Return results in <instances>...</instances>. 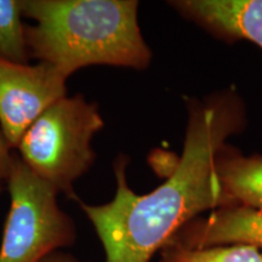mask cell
Returning <instances> with one entry per match:
<instances>
[{
  "instance_id": "cell-2",
  "label": "cell",
  "mask_w": 262,
  "mask_h": 262,
  "mask_svg": "<svg viewBox=\"0 0 262 262\" xmlns=\"http://www.w3.org/2000/svg\"><path fill=\"white\" fill-rule=\"evenodd\" d=\"M137 0H22L31 57L72 75L88 66L142 71L152 51L139 26Z\"/></svg>"
},
{
  "instance_id": "cell-10",
  "label": "cell",
  "mask_w": 262,
  "mask_h": 262,
  "mask_svg": "<svg viewBox=\"0 0 262 262\" xmlns=\"http://www.w3.org/2000/svg\"><path fill=\"white\" fill-rule=\"evenodd\" d=\"M160 262H262V251L248 245L186 249L166 244L160 250Z\"/></svg>"
},
{
  "instance_id": "cell-11",
  "label": "cell",
  "mask_w": 262,
  "mask_h": 262,
  "mask_svg": "<svg viewBox=\"0 0 262 262\" xmlns=\"http://www.w3.org/2000/svg\"><path fill=\"white\" fill-rule=\"evenodd\" d=\"M11 149L6 145L4 137L2 135V131H0V192H2L3 186H4V183H6V180H8L10 166H11Z\"/></svg>"
},
{
  "instance_id": "cell-12",
  "label": "cell",
  "mask_w": 262,
  "mask_h": 262,
  "mask_svg": "<svg viewBox=\"0 0 262 262\" xmlns=\"http://www.w3.org/2000/svg\"><path fill=\"white\" fill-rule=\"evenodd\" d=\"M40 262H88L79 260L78 257H75L74 255L64 253V251H56V253H52L41 260Z\"/></svg>"
},
{
  "instance_id": "cell-7",
  "label": "cell",
  "mask_w": 262,
  "mask_h": 262,
  "mask_svg": "<svg viewBox=\"0 0 262 262\" xmlns=\"http://www.w3.org/2000/svg\"><path fill=\"white\" fill-rule=\"evenodd\" d=\"M169 4L216 38L247 40L262 49V0H175Z\"/></svg>"
},
{
  "instance_id": "cell-4",
  "label": "cell",
  "mask_w": 262,
  "mask_h": 262,
  "mask_svg": "<svg viewBox=\"0 0 262 262\" xmlns=\"http://www.w3.org/2000/svg\"><path fill=\"white\" fill-rule=\"evenodd\" d=\"M10 209L4 226L0 262H40L77 239V227L58 205V193L12 153L6 180Z\"/></svg>"
},
{
  "instance_id": "cell-5",
  "label": "cell",
  "mask_w": 262,
  "mask_h": 262,
  "mask_svg": "<svg viewBox=\"0 0 262 262\" xmlns=\"http://www.w3.org/2000/svg\"><path fill=\"white\" fill-rule=\"evenodd\" d=\"M71 75L48 62L31 66L0 58V131L10 149L49 107L67 96Z\"/></svg>"
},
{
  "instance_id": "cell-9",
  "label": "cell",
  "mask_w": 262,
  "mask_h": 262,
  "mask_svg": "<svg viewBox=\"0 0 262 262\" xmlns=\"http://www.w3.org/2000/svg\"><path fill=\"white\" fill-rule=\"evenodd\" d=\"M22 0H0V58L27 63L29 50L22 22Z\"/></svg>"
},
{
  "instance_id": "cell-8",
  "label": "cell",
  "mask_w": 262,
  "mask_h": 262,
  "mask_svg": "<svg viewBox=\"0 0 262 262\" xmlns=\"http://www.w3.org/2000/svg\"><path fill=\"white\" fill-rule=\"evenodd\" d=\"M216 172L228 206L262 210V156L245 157L226 145L216 158Z\"/></svg>"
},
{
  "instance_id": "cell-1",
  "label": "cell",
  "mask_w": 262,
  "mask_h": 262,
  "mask_svg": "<svg viewBox=\"0 0 262 262\" xmlns=\"http://www.w3.org/2000/svg\"><path fill=\"white\" fill-rule=\"evenodd\" d=\"M181 156L162 185L136 194L126 180L129 158L114 160L116 195L102 205L79 203L93 224L106 262H149L179 229L206 210L228 206L216 158L247 123L244 102L233 88L187 101Z\"/></svg>"
},
{
  "instance_id": "cell-3",
  "label": "cell",
  "mask_w": 262,
  "mask_h": 262,
  "mask_svg": "<svg viewBox=\"0 0 262 262\" xmlns=\"http://www.w3.org/2000/svg\"><path fill=\"white\" fill-rule=\"evenodd\" d=\"M103 126L97 103L83 95L66 96L26 130L16 149L32 172L57 193L77 201L73 185L95 163L91 141Z\"/></svg>"
},
{
  "instance_id": "cell-6",
  "label": "cell",
  "mask_w": 262,
  "mask_h": 262,
  "mask_svg": "<svg viewBox=\"0 0 262 262\" xmlns=\"http://www.w3.org/2000/svg\"><path fill=\"white\" fill-rule=\"evenodd\" d=\"M168 244L186 249L248 245L262 249V210L233 205L193 219L176 232Z\"/></svg>"
}]
</instances>
